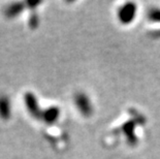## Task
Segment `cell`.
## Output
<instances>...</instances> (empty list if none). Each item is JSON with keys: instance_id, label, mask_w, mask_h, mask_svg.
Wrapping results in <instances>:
<instances>
[{"instance_id": "1", "label": "cell", "mask_w": 160, "mask_h": 159, "mask_svg": "<svg viewBox=\"0 0 160 159\" xmlns=\"http://www.w3.org/2000/svg\"><path fill=\"white\" fill-rule=\"evenodd\" d=\"M135 13H137V6L134 3L128 2L122 5L118 11V19L122 24H129L133 21Z\"/></svg>"}, {"instance_id": "2", "label": "cell", "mask_w": 160, "mask_h": 159, "mask_svg": "<svg viewBox=\"0 0 160 159\" xmlns=\"http://www.w3.org/2000/svg\"><path fill=\"white\" fill-rule=\"evenodd\" d=\"M74 102L78 107V110L81 112V114L85 117H90L93 113L92 104L90 102L89 98L84 93H78L74 96Z\"/></svg>"}, {"instance_id": "3", "label": "cell", "mask_w": 160, "mask_h": 159, "mask_svg": "<svg viewBox=\"0 0 160 159\" xmlns=\"http://www.w3.org/2000/svg\"><path fill=\"white\" fill-rule=\"evenodd\" d=\"M25 103H26L27 109L29 111V113L31 114L33 117H35V118L42 117V114L40 113V111H39L37 99L32 93H27L25 95Z\"/></svg>"}, {"instance_id": "4", "label": "cell", "mask_w": 160, "mask_h": 159, "mask_svg": "<svg viewBox=\"0 0 160 159\" xmlns=\"http://www.w3.org/2000/svg\"><path fill=\"white\" fill-rule=\"evenodd\" d=\"M60 116V110L57 107H52L50 109L45 111L42 115L43 120L48 123H54L58 120V118Z\"/></svg>"}, {"instance_id": "5", "label": "cell", "mask_w": 160, "mask_h": 159, "mask_svg": "<svg viewBox=\"0 0 160 159\" xmlns=\"http://www.w3.org/2000/svg\"><path fill=\"white\" fill-rule=\"evenodd\" d=\"M0 117L4 120H8L11 117V104L8 97H0Z\"/></svg>"}, {"instance_id": "6", "label": "cell", "mask_w": 160, "mask_h": 159, "mask_svg": "<svg viewBox=\"0 0 160 159\" xmlns=\"http://www.w3.org/2000/svg\"><path fill=\"white\" fill-rule=\"evenodd\" d=\"M124 129V133L126 134V137L128 138V142L132 145H134L137 143V138H135V135L133 133V129H134V123L133 122H127L126 125L123 127Z\"/></svg>"}, {"instance_id": "7", "label": "cell", "mask_w": 160, "mask_h": 159, "mask_svg": "<svg viewBox=\"0 0 160 159\" xmlns=\"http://www.w3.org/2000/svg\"><path fill=\"white\" fill-rule=\"evenodd\" d=\"M22 11H23V5L21 3H15V4H12L8 8L6 13H8V16L9 18H12V17H16L17 15H19Z\"/></svg>"}, {"instance_id": "8", "label": "cell", "mask_w": 160, "mask_h": 159, "mask_svg": "<svg viewBox=\"0 0 160 159\" xmlns=\"http://www.w3.org/2000/svg\"><path fill=\"white\" fill-rule=\"evenodd\" d=\"M148 17L152 22H160V9L157 7L150 9Z\"/></svg>"}]
</instances>
